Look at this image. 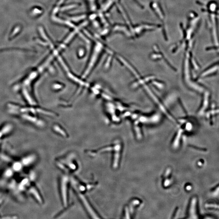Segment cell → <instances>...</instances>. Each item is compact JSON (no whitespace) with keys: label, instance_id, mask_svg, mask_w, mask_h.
Here are the masks:
<instances>
[{"label":"cell","instance_id":"obj_1","mask_svg":"<svg viewBox=\"0 0 219 219\" xmlns=\"http://www.w3.org/2000/svg\"><path fill=\"white\" fill-rule=\"evenodd\" d=\"M197 199L196 197H194L191 199L188 210V218L191 219L198 218L197 213Z\"/></svg>","mask_w":219,"mask_h":219},{"label":"cell","instance_id":"obj_2","mask_svg":"<svg viewBox=\"0 0 219 219\" xmlns=\"http://www.w3.org/2000/svg\"><path fill=\"white\" fill-rule=\"evenodd\" d=\"M78 196L81 200L82 201L83 205H84L85 208L87 209V211L88 212H89V213H90V216H92V217H93V218H99L98 216H97V215L95 213L94 210L92 208L90 205L89 204L88 201L86 199L85 197L83 196L82 194L80 193H78Z\"/></svg>","mask_w":219,"mask_h":219},{"label":"cell","instance_id":"obj_3","mask_svg":"<svg viewBox=\"0 0 219 219\" xmlns=\"http://www.w3.org/2000/svg\"><path fill=\"white\" fill-rule=\"evenodd\" d=\"M67 179L66 177H63L62 178L61 181V193L62 194L63 201L65 205L67 203Z\"/></svg>","mask_w":219,"mask_h":219},{"label":"cell","instance_id":"obj_4","mask_svg":"<svg viewBox=\"0 0 219 219\" xmlns=\"http://www.w3.org/2000/svg\"><path fill=\"white\" fill-rule=\"evenodd\" d=\"M121 146L120 144H117L115 145V153L114 156L113 164V166L114 168H116L118 166L120 159L121 151Z\"/></svg>","mask_w":219,"mask_h":219},{"label":"cell","instance_id":"obj_5","mask_svg":"<svg viewBox=\"0 0 219 219\" xmlns=\"http://www.w3.org/2000/svg\"><path fill=\"white\" fill-rule=\"evenodd\" d=\"M30 193H31L33 196L35 197V198L36 199V200H37V201H38L39 202H41L42 200L40 196L39 195L38 191L36 190L35 188H30Z\"/></svg>","mask_w":219,"mask_h":219},{"label":"cell","instance_id":"obj_6","mask_svg":"<svg viewBox=\"0 0 219 219\" xmlns=\"http://www.w3.org/2000/svg\"><path fill=\"white\" fill-rule=\"evenodd\" d=\"M181 135V133L179 132V135H177V136L176 138L174 140L173 145V147L174 148H177V147L179 146V140H180Z\"/></svg>","mask_w":219,"mask_h":219},{"label":"cell","instance_id":"obj_7","mask_svg":"<svg viewBox=\"0 0 219 219\" xmlns=\"http://www.w3.org/2000/svg\"><path fill=\"white\" fill-rule=\"evenodd\" d=\"M205 207L207 208L215 209H218V205L215 203H207L205 205Z\"/></svg>","mask_w":219,"mask_h":219},{"label":"cell","instance_id":"obj_8","mask_svg":"<svg viewBox=\"0 0 219 219\" xmlns=\"http://www.w3.org/2000/svg\"><path fill=\"white\" fill-rule=\"evenodd\" d=\"M171 171H172V170H171V169L170 168H167L165 171V173L164 174L163 176V178L164 179L167 178L170 174Z\"/></svg>","mask_w":219,"mask_h":219},{"label":"cell","instance_id":"obj_9","mask_svg":"<svg viewBox=\"0 0 219 219\" xmlns=\"http://www.w3.org/2000/svg\"><path fill=\"white\" fill-rule=\"evenodd\" d=\"M170 179L168 178H166L165 179V180H164V185L165 187H167L170 185Z\"/></svg>","mask_w":219,"mask_h":219},{"label":"cell","instance_id":"obj_10","mask_svg":"<svg viewBox=\"0 0 219 219\" xmlns=\"http://www.w3.org/2000/svg\"><path fill=\"white\" fill-rule=\"evenodd\" d=\"M190 146L192 148H194L195 149L199 150L202 151H205L206 150V149L205 148H201L198 147H196V146H192V145H190Z\"/></svg>","mask_w":219,"mask_h":219},{"label":"cell","instance_id":"obj_11","mask_svg":"<svg viewBox=\"0 0 219 219\" xmlns=\"http://www.w3.org/2000/svg\"><path fill=\"white\" fill-rule=\"evenodd\" d=\"M178 210H179V209H178V208H177V209H176V211H175V213H174V215L173 218H174V217L176 216H177V213H178Z\"/></svg>","mask_w":219,"mask_h":219},{"label":"cell","instance_id":"obj_12","mask_svg":"<svg viewBox=\"0 0 219 219\" xmlns=\"http://www.w3.org/2000/svg\"><path fill=\"white\" fill-rule=\"evenodd\" d=\"M191 189V187L190 186V185H188V186H187L186 187V189H187V190H190Z\"/></svg>","mask_w":219,"mask_h":219}]
</instances>
